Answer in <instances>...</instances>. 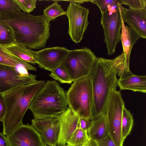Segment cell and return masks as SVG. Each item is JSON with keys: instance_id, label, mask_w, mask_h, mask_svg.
I'll return each mask as SVG.
<instances>
[{"instance_id": "11", "label": "cell", "mask_w": 146, "mask_h": 146, "mask_svg": "<svg viewBox=\"0 0 146 146\" xmlns=\"http://www.w3.org/2000/svg\"><path fill=\"white\" fill-rule=\"evenodd\" d=\"M8 146H43L39 133L29 124H22L6 136Z\"/></svg>"}, {"instance_id": "22", "label": "cell", "mask_w": 146, "mask_h": 146, "mask_svg": "<svg viewBox=\"0 0 146 146\" xmlns=\"http://www.w3.org/2000/svg\"><path fill=\"white\" fill-rule=\"evenodd\" d=\"M90 140L87 132L82 130L78 125L67 143L71 146H86Z\"/></svg>"}, {"instance_id": "2", "label": "cell", "mask_w": 146, "mask_h": 146, "mask_svg": "<svg viewBox=\"0 0 146 146\" xmlns=\"http://www.w3.org/2000/svg\"><path fill=\"white\" fill-rule=\"evenodd\" d=\"M117 74L111 59L97 58L89 75L93 94L91 117L93 121L106 114L111 94L118 86Z\"/></svg>"}, {"instance_id": "34", "label": "cell", "mask_w": 146, "mask_h": 146, "mask_svg": "<svg viewBox=\"0 0 146 146\" xmlns=\"http://www.w3.org/2000/svg\"><path fill=\"white\" fill-rule=\"evenodd\" d=\"M0 146H8L6 136L0 132Z\"/></svg>"}, {"instance_id": "24", "label": "cell", "mask_w": 146, "mask_h": 146, "mask_svg": "<svg viewBox=\"0 0 146 146\" xmlns=\"http://www.w3.org/2000/svg\"><path fill=\"white\" fill-rule=\"evenodd\" d=\"M54 1V3L46 7L43 10V15L49 22L59 16L65 15L66 13L61 5L56 1Z\"/></svg>"}, {"instance_id": "30", "label": "cell", "mask_w": 146, "mask_h": 146, "mask_svg": "<svg viewBox=\"0 0 146 146\" xmlns=\"http://www.w3.org/2000/svg\"><path fill=\"white\" fill-rule=\"evenodd\" d=\"M89 2L98 7L101 14L105 13L110 6L117 5L119 3L118 0H90Z\"/></svg>"}, {"instance_id": "7", "label": "cell", "mask_w": 146, "mask_h": 146, "mask_svg": "<svg viewBox=\"0 0 146 146\" xmlns=\"http://www.w3.org/2000/svg\"><path fill=\"white\" fill-rule=\"evenodd\" d=\"M121 6L119 3L117 5L110 6L102 14L101 23L104 30V41L106 44L108 55H111L114 53L117 44L121 41L122 21Z\"/></svg>"}, {"instance_id": "6", "label": "cell", "mask_w": 146, "mask_h": 146, "mask_svg": "<svg viewBox=\"0 0 146 146\" xmlns=\"http://www.w3.org/2000/svg\"><path fill=\"white\" fill-rule=\"evenodd\" d=\"M97 58L88 48L69 50L62 64L74 82L89 76Z\"/></svg>"}, {"instance_id": "10", "label": "cell", "mask_w": 146, "mask_h": 146, "mask_svg": "<svg viewBox=\"0 0 146 146\" xmlns=\"http://www.w3.org/2000/svg\"><path fill=\"white\" fill-rule=\"evenodd\" d=\"M36 76L29 74L24 68L0 64V94L18 86L33 83Z\"/></svg>"}, {"instance_id": "18", "label": "cell", "mask_w": 146, "mask_h": 146, "mask_svg": "<svg viewBox=\"0 0 146 146\" xmlns=\"http://www.w3.org/2000/svg\"><path fill=\"white\" fill-rule=\"evenodd\" d=\"M90 139L96 142L101 141L109 135L106 114L93 121L87 131Z\"/></svg>"}, {"instance_id": "21", "label": "cell", "mask_w": 146, "mask_h": 146, "mask_svg": "<svg viewBox=\"0 0 146 146\" xmlns=\"http://www.w3.org/2000/svg\"><path fill=\"white\" fill-rule=\"evenodd\" d=\"M112 63L120 79H123L133 74L129 69V64L127 62L123 52L111 59Z\"/></svg>"}, {"instance_id": "32", "label": "cell", "mask_w": 146, "mask_h": 146, "mask_svg": "<svg viewBox=\"0 0 146 146\" xmlns=\"http://www.w3.org/2000/svg\"><path fill=\"white\" fill-rule=\"evenodd\" d=\"M97 143L98 146H116L109 135Z\"/></svg>"}, {"instance_id": "37", "label": "cell", "mask_w": 146, "mask_h": 146, "mask_svg": "<svg viewBox=\"0 0 146 146\" xmlns=\"http://www.w3.org/2000/svg\"><path fill=\"white\" fill-rule=\"evenodd\" d=\"M43 146H47L44 144Z\"/></svg>"}, {"instance_id": "1", "label": "cell", "mask_w": 146, "mask_h": 146, "mask_svg": "<svg viewBox=\"0 0 146 146\" xmlns=\"http://www.w3.org/2000/svg\"><path fill=\"white\" fill-rule=\"evenodd\" d=\"M0 20L12 29L14 42L29 49L44 48L50 35V22L42 15L21 11L0 13Z\"/></svg>"}, {"instance_id": "19", "label": "cell", "mask_w": 146, "mask_h": 146, "mask_svg": "<svg viewBox=\"0 0 146 146\" xmlns=\"http://www.w3.org/2000/svg\"><path fill=\"white\" fill-rule=\"evenodd\" d=\"M0 64L17 68H24L27 70H36V68L15 56L4 46L0 44Z\"/></svg>"}, {"instance_id": "3", "label": "cell", "mask_w": 146, "mask_h": 146, "mask_svg": "<svg viewBox=\"0 0 146 146\" xmlns=\"http://www.w3.org/2000/svg\"><path fill=\"white\" fill-rule=\"evenodd\" d=\"M44 80L19 86L2 94L6 107V113L2 121L3 133L9 135L23 124V117L33 99L45 84Z\"/></svg>"}, {"instance_id": "26", "label": "cell", "mask_w": 146, "mask_h": 146, "mask_svg": "<svg viewBox=\"0 0 146 146\" xmlns=\"http://www.w3.org/2000/svg\"><path fill=\"white\" fill-rule=\"evenodd\" d=\"M51 72L49 76L62 83L70 84L74 82L62 64Z\"/></svg>"}, {"instance_id": "9", "label": "cell", "mask_w": 146, "mask_h": 146, "mask_svg": "<svg viewBox=\"0 0 146 146\" xmlns=\"http://www.w3.org/2000/svg\"><path fill=\"white\" fill-rule=\"evenodd\" d=\"M66 15L69 22L68 34L75 43L80 42L89 24V9L72 1H69Z\"/></svg>"}, {"instance_id": "28", "label": "cell", "mask_w": 146, "mask_h": 146, "mask_svg": "<svg viewBox=\"0 0 146 146\" xmlns=\"http://www.w3.org/2000/svg\"><path fill=\"white\" fill-rule=\"evenodd\" d=\"M21 11L13 0H0V13Z\"/></svg>"}, {"instance_id": "31", "label": "cell", "mask_w": 146, "mask_h": 146, "mask_svg": "<svg viewBox=\"0 0 146 146\" xmlns=\"http://www.w3.org/2000/svg\"><path fill=\"white\" fill-rule=\"evenodd\" d=\"M93 120L91 118L86 119L80 118L78 126L82 130L87 132L91 126Z\"/></svg>"}, {"instance_id": "12", "label": "cell", "mask_w": 146, "mask_h": 146, "mask_svg": "<svg viewBox=\"0 0 146 146\" xmlns=\"http://www.w3.org/2000/svg\"><path fill=\"white\" fill-rule=\"evenodd\" d=\"M31 125L39 133L45 145L57 146L60 131V123L56 117L34 118Z\"/></svg>"}, {"instance_id": "25", "label": "cell", "mask_w": 146, "mask_h": 146, "mask_svg": "<svg viewBox=\"0 0 146 146\" xmlns=\"http://www.w3.org/2000/svg\"><path fill=\"white\" fill-rule=\"evenodd\" d=\"M14 42V35L12 29L0 20V44L5 46Z\"/></svg>"}, {"instance_id": "35", "label": "cell", "mask_w": 146, "mask_h": 146, "mask_svg": "<svg viewBox=\"0 0 146 146\" xmlns=\"http://www.w3.org/2000/svg\"><path fill=\"white\" fill-rule=\"evenodd\" d=\"M86 146H98L97 142L90 139Z\"/></svg>"}, {"instance_id": "20", "label": "cell", "mask_w": 146, "mask_h": 146, "mask_svg": "<svg viewBox=\"0 0 146 146\" xmlns=\"http://www.w3.org/2000/svg\"><path fill=\"white\" fill-rule=\"evenodd\" d=\"M13 54L28 63L38 64L36 51H33L24 45L13 43L5 46Z\"/></svg>"}, {"instance_id": "23", "label": "cell", "mask_w": 146, "mask_h": 146, "mask_svg": "<svg viewBox=\"0 0 146 146\" xmlns=\"http://www.w3.org/2000/svg\"><path fill=\"white\" fill-rule=\"evenodd\" d=\"M133 123V119L132 115L124 106L123 110L121 123L122 141L123 143L131 130Z\"/></svg>"}, {"instance_id": "5", "label": "cell", "mask_w": 146, "mask_h": 146, "mask_svg": "<svg viewBox=\"0 0 146 146\" xmlns=\"http://www.w3.org/2000/svg\"><path fill=\"white\" fill-rule=\"evenodd\" d=\"M66 93L68 107L72 112L79 118H91L93 94L89 76L73 82Z\"/></svg>"}, {"instance_id": "4", "label": "cell", "mask_w": 146, "mask_h": 146, "mask_svg": "<svg viewBox=\"0 0 146 146\" xmlns=\"http://www.w3.org/2000/svg\"><path fill=\"white\" fill-rule=\"evenodd\" d=\"M66 93L56 81L48 80L34 98L29 109L34 118L56 117L68 108Z\"/></svg>"}, {"instance_id": "14", "label": "cell", "mask_w": 146, "mask_h": 146, "mask_svg": "<svg viewBox=\"0 0 146 146\" xmlns=\"http://www.w3.org/2000/svg\"><path fill=\"white\" fill-rule=\"evenodd\" d=\"M60 123L58 146L66 145L72 133L78 127L79 117L68 107L56 117Z\"/></svg>"}, {"instance_id": "16", "label": "cell", "mask_w": 146, "mask_h": 146, "mask_svg": "<svg viewBox=\"0 0 146 146\" xmlns=\"http://www.w3.org/2000/svg\"><path fill=\"white\" fill-rule=\"evenodd\" d=\"M143 36L133 29L125 25L123 20L121 30V40L127 62L129 64L131 52L133 47L137 41Z\"/></svg>"}, {"instance_id": "36", "label": "cell", "mask_w": 146, "mask_h": 146, "mask_svg": "<svg viewBox=\"0 0 146 146\" xmlns=\"http://www.w3.org/2000/svg\"><path fill=\"white\" fill-rule=\"evenodd\" d=\"M64 146H71L67 144V145H65Z\"/></svg>"}, {"instance_id": "27", "label": "cell", "mask_w": 146, "mask_h": 146, "mask_svg": "<svg viewBox=\"0 0 146 146\" xmlns=\"http://www.w3.org/2000/svg\"><path fill=\"white\" fill-rule=\"evenodd\" d=\"M19 9L25 13H30L36 7V0H13Z\"/></svg>"}, {"instance_id": "33", "label": "cell", "mask_w": 146, "mask_h": 146, "mask_svg": "<svg viewBox=\"0 0 146 146\" xmlns=\"http://www.w3.org/2000/svg\"><path fill=\"white\" fill-rule=\"evenodd\" d=\"M6 111V107L2 95L0 94V121H2L3 120Z\"/></svg>"}, {"instance_id": "17", "label": "cell", "mask_w": 146, "mask_h": 146, "mask_svg": "<svg viewBox=\"0 0 146 146\" xmlns=\"http://www.w3.org/2000/svg\"><path fill=\"white\" fill-rule=\"evenodd\" d=\"M118 86L121 90L146 92V76L133 74L123 79H118Z\"/></svg>"}, {"instance_id": "15", "label": "cell", "mask_w": 146, "mask_h": 146, "mask_svg": "<svg viewBox=\"0 0 146 146\" xmlns=\"http://www.w3.org/2000/svg\"><path fill=\"white\" fill-rule=\"evenodd\" d=\"M121 15L123 22L146 38V9L136 10L121 6Z\"/></svg>"}, {"instance_id": "13", "label": "cell", "mask_w": 146, "mask_h": 146, "mask_svg": "<svg viewBox=\"0 0 146 146\" xmlns=\"http://www.w3.org/2000/svg\"><path fill=\"white\" fill-rule=\"evenodd\" d=\"M69 50L64 47L56 46L45 48L36 51L38 66L51 71L63 64Z\"/></svg>"}, {"instance_id": "29", "label": "cell", "mask_w": 146, "mask_h": 146, "mask_svg": "<svg viewBox=\"0 0 146 146\" xmlns=\"http://www.w3.org/2000/svg\"><path fill=\"white\" fill-rule=\"evenodd\" d=\"M121 5L129 6V9L136 10L146 9V0H118Z\"/></svg>"}, {"instance_id": "8", "label": "cell", "mask_w": 146, "mask_h": 146, "mask_svg": "<svg viewBox=\"0 0 146 146\" xmlns=\"http://www.w3.org/2000/svg\"><path fill=\"white\" fill-rule=\"evenodd\" d=\"M124 102L120 91L113 90L108 103L106 115L109 135L116 146H123L121 134L122 114Z\"/></svg>"}]
</instances>
